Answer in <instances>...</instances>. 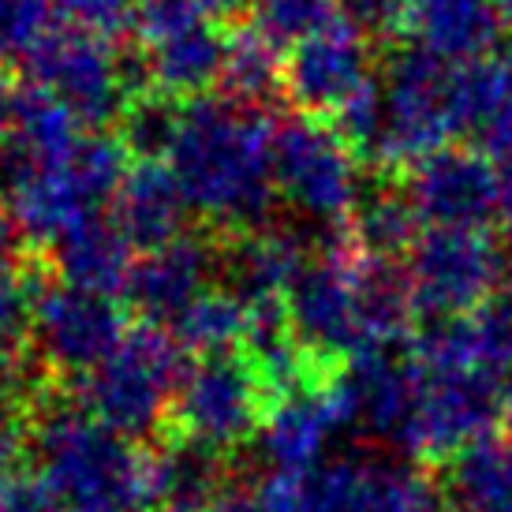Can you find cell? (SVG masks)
<instances>
[{"mask_svg": "<svg viewBox=\"0 0 512 512\" xmlns=\"http://www.w3.org/2000/svg\"><path fill=\"white\" fill-rule=\"evenodd\" d=\"M273 139L277 124L262 109L225 98L187 101L180 139L169 154L187 206L214 221L217 232L270 228L277 199Z\"/></svg>", "mask_w": 512, "mask_h": 512, "instance_id": "1", "label": "cell"}, {"mask_svg": "<svg viewBox=\"0 0 512 512\" xmlns=\"http://www.w3.org/2000/svg\"><path fill=\"white\" fill-rule=\"evenodd\" d=\"M30 456L38 479L75 512H146L150 449L98 423L68 382L38 400Z\"/></svg>", "mask_w": 512, "mask_h": 512, "instance_id": "2", "label": "cell"}, {"mask_svg": "<svg viewBox=\"0 0 512 512\" xmlns=\"http://www.w3.org/2000/svg\"><path fill=\"white\" fill-rule=\"evenodd\" d=\"M184 370V348L172 341V333L135 326L94 374L68 385L98 423L128 441H146L165 434Z\"/></svg>", "mask_w": 512, "mask_h": 512, "instance_id": "3", "label": "cell"}, {"mask_svg": "<svg viewBox=\"0 0 512 512\" xmlns=\"http://www.w3.org/2000/svg\"><path fill=\"white\" fill-rule=\"evenodd\" d=\"M453 64L434 57L427 45H400L389 53L382 72L385 124L382 139L370 154L378 176H397L434 157L456 135L453 105H449Z\"/></svg>", "mask_w": 512, "mask_h": 512, "instance_id": "4", "label": "cell"}, {"mask_svg": "<svg viewBox=\"0 0 512 512\" xmlns=\"http://www.w3.org/2000/svg\"><path fill=\"white\" fill-rule=\"evenodd\" d=\"M270 412V393L243 356L199 359L184 370L161 438H184L228 456L262 434Z\"/></svg>", "mask_w": 512, "mask_h": 512, "instance_id": "5", "label": "cell"}, {"mask_svg": "<svg viewBox=\"0 0 512 512\" xmlns=\"http://www.w3.org/2000/svg\"><path fill=\"white\" fill-rule=\"evenodd\" d=\"M359 157L344 139L314 116H288L273 139V180L277 195L288 199L314 225H344L352 217L359 191Z\"/></svg>", "mask_w": 512, "mask_h": 512, "instance_id": "6", "label": "cell"}, {"mask_svg": "<svg viewBox=\"0 0 512 512\" xmlns=\"http://www.w3.org/2000/svg\"><path fill=\"white\" fill-rule=\"evenodd\" d=\"M509 247L486 228H430L408 255L415 311L434 318L475 314L498 292Z\"/></svg>", "mask_w": 512, "mask_h": 512, "instance_id": "7", "label": "cell"}, {"mask_svg": "<svg viewBox=\"0 0 512 512\" xmlns=\"http://www.w3.org/2000/svg\"><path fill=\"white\" fill-rule=\"evenodd\" d=\"M128 337L124 307L116 299L79 292L60 281H42L34 299L30 348L60 382H79L116 352Z\"/></svg>", "mask_w": 512, "mask_h": 512, "instance_id": "8", "label": "cell"}, {"mask_svg": "<svg viewBox=\"0 0 512 512\" xmlns=\"http://www.w3.org/2000/svg\"><path fill=\"white\" fill-rule=\"evenodd\" d=\"M30 86L68 105L86 131H105L120 120L128 90L120 79V53L57 27L27 60Z\"/></svg>", "mask_w": 512, "mask_h": 512, "instance_id": "9", "label": "cell"}, {"mask_svg": "<svg viewBox=\"0 0 512 512\" xmlns=\"http://www.w3.org/2000/svg\"><path fill=\"white\" fill-rule=\"evenodd\" d=\"M501 419V385L483 374L430 378L400 449L427 464H449L468 445L494 434Z\"/></svg>", "mask_w": 512, "mask_h": 512, "instance_id": "10", "label": "cell"}, {"mask_svg": "<svg viewBox=\"0 0 512 512\" xmlns=\"http://www.w3.org/2000/svg\"><path fill=\"white\" fill-rule=\"evenodd\" d=\"M356 247L311 255L288 288V314L299 341L318 356L352 359L359 348V307H356Z\"/></svg>", "mask_w": 512, "mask_h": 512, "instance_id": "11", "label": "cell"}, {"mask_svg": "<svg viewBox=\"0 0 512 512\" xmlns=\"http://www.w3.org/2000/svg\"><path fill=\"white\" fill-rule=\"evenodd\" d=\"M400 180L419 217L434 228H486L498 217L501 172L479 146H445Z\"/></svg>", "mask_w": 512, "mask_h": 512, "instance_id": "12", "label": "cell"}, {"mask_svg": "<svg viewBox=\"0 0 512 512\" xmlns=\"http://www.w3.org/2000/svg\"><path fill=\"white\" fill-rule=\"evenodd\" d=\"M370 49L341 19L285 57V101L299 116L333 120L344 101L367 83Z\"/></svg>", "mask_w": 512, "mask_h": 512, "instance_id": "13", "label": "cell"}, {"mask_svg": "<svg viewBox=\"0 0 512 512\" xmlns=\"http://www.w3.org/2000/svg\"><path fill=\"white\" fill-rule=\"evenodd\" d=\"M210 277H217V232H184L131 266L124 303L143 326H172L206 292Z\"/></svg>", "mask_w": 512, "mask_h": 512, "instance_id": "14", "label": "cell"}, {"mask_svg": "<svg viewBox=\"0 0 512 512\" xmlns=\"http://www.w3.org/2000/svg\"><path fill=\"white\" fill-rule=\"evenodd\" d=\"M307 262L311 243L292 228L217 232V281L251 307L266 299H285Z\"/></svg>", "mask_w": 512, "mask_h": 512, "instance_id": "15", "label": "cell"}, {"mask_svg": "<svg viewBox=\"0 0 512 512\" xmlns=\"http://www.w3.org/2000/svg\"><path fill=\"white\" fill-rule=\"evenodd\" d=\"M187 199L165 161H135L113 199V221L139 251H157L180 240L187 225Z\"/></svg>", "mask_w": 512, "mask_h": 512, "instance_id": "16", "label": "cell"}, {"mask_svg": "<svg viewBox=\"0 0 512 512\" xmlns=\"http://www.w3.org/2000/svg\"><path fill=\"white\" fill-rule=\"evenodd\" d=\"M258 490L273 512H378V464L333 460L314 471H273Z\"/></svg>", "mask_w": 512, "mask_h": 512, "instance_id": "17", "label": "cell"}, {"mask_svg": "<svg viewBox=\"0 0 512 512\" xmlns=\"http://www.w3.org/2000/svg\"><path fill=\"white\" fill-rule=\"evenodd\" d=\"M228 456L184 438H161L150 449L146 512H214L228 490Z\"/></svg>", "mask_w": 512, "mask_h": 512, "instance_id": "18", "label": "cell"}, {"mask_svg": "<svg viewBox=\"0 0 512 512\" xmlns=\"http://www.w3.org/2000/svg\"><path fill=\"white\" fill-rule=\"evenodd\" d=\"M131 247L124 232L109 217H86L83 225H75L60 243L49 247V270L60 277V285L109 296H124L131 277Z\"/></svg>", "mask_w": 512, "mask_h": 512, "instance_id": "19", "label": "cell"}, {"mask_svg": "<svg viewBox=\"0 0 512 512\" xmlns=\"http://www.w3.org/2000/svg\"><path fill=\"white\" fill-rule=\"evenodd\" d=\"M423 225L427 221L419 217L400 176H374L359 191L352 217H348V232H352V243H356L359 255L389 258V262L412 255L419 240L427 236Z\"/></svg>", "mask_w": 512, "mask_h": 512, "instance_id": "20", "label": "cell"}, {"mask_svg": "<svg viewBox=\"0 0 512 512\" xmlns=\"http://www.w3.org/2000/svg\"><path fill=\"white\" fill-rule=\"evenodd\" d=\"M419 45L449 64L490 57L501 30V0H412Z\"/></svg>", "mask_w": 512, "mask_h": 512, "instance_id": "21", "label": "cell"}, {"mask_svg": "<svg viewBox=\"0 0 512 512\" xmlns=\"http://www.w3.org/2000/svg\"><path fill=\"white\" fill-rule=\"evenodd\" d=\"M445 512H512V438L468 445L445 464L441 475Z\"/></svg>", "mask_w": 512, "mask_h": 512, "instance_id": "22", "label": "cell"}, {"mask_svg": "<svg viewBox=\"0 0 512 512\" xmlns=\"http://www.w3.org/2000/svg\"><path fill=\"white\" fill-rule=\"evenodd\" d=\"M228 34L221 27H202L191 34H180L172 42H161L150 49V79L154 90L172 94L180 101L206 98V90L221 83L225 68Z\"/></svg>", "mask_w": 512, "mask_h": 512, "instance_id": "23", "label": "cell"}, {"mask_svg": "<svg viewBox=\"0 0 512 512\" xmlns=\"http://www.w3.org/2000/svg\"><path fill=\"white\" fill-rule=\"evenodd\" d=\"M217 86H221V98L232 105L270 113L273 105L285 101V57L251 27L232 30Z\"/></svg>", "mask_w": 512, "mask_h": 512, "instance_id": "24", "label": "cell"}, {"mask_svg": "<svg viewBox=\"0 0 512 512\" xmlns=\"http://www.w3.org/2000/svg\"><path fill=\"white\" fill-rule=\"evenodd\" d=\"M251 329V303H243L236 292L228 288H206L191 307H187L176 322H172V341L184 348L187 356L217 359L243 352Z\"/></svg>", "mask_w": 512, "mask_h": 512, "instance_id": "25", "label": "cell"}, {"mask_svg": "<svg viewBox=\"0 0 512 512\" xmlns=\"http://www.w3.org/2000/svg\"><path fill=\"white\" fill-rule=\"evenodd\" d=\"M512 101V68L509 57H483L468 64H453L449 79V105H453L456 135L483 128Z\"/></svg>", "mask_w": 512, "mask_h": 512, "instance_id": "26", "label": "cell"}, {"mask_svg": "<svg viewBox=\"0 0 512 512\" xmlns=\"http://www.w3.org/2000/svg\"><path fill=\"white\" fill-rule=\"evenodd\" d=\"M187 101L161 94V90H146L124 105V113L116 120V139L124 143L135 161H165L172 146L180 139V124H184Z\"/></svg>", "mask_w": 512, "mask_h": 512, "instance_id": "27", "label": "cell"}, {"mask_svg": "<svg viewBox=\"0 0 512 512\" xmlns=\"http://www.w3.org/2000/svg\"><path fill=\"white\" fill-rule=\"evenodd\" d=\"M83 124L72 116L68 105H60L53 94H45L38 86H19V101H15V139L27 143L34 154L57 165L72 154L79 139H83Z\"/></svg>", "mask_w": 512, "mask_h": 512, "instance_id": "28", "label": "cell"}, {"mask_svg": "<svg viewBox=\"0 0 512 512\" xmlns=\"http://www.w3.org/2000/svg\"><path fill=\"white\" fill-rule=\"evenodd\" d=\"M341 19V0H258L247 27L277 49H296Z\"/></svg>", "mask_w": 512, "mask_h": 512, "instance_id": "29", "label": "cell"}, {"mask_svg": "<svg viewBox=\"0 0 512 512\" xmlns=\"http://www.w3.org/2000/svg\"><path fill=\"white\" fill-rule=\"evenodd\" d=\"M131 154L124 143L116 139V131H86L79 146L68 154V172L75 176V184L83 187L86 202L98 210L105 202L116 199V191L124 184V176L131 172Z\"/></svg>", "mask_w": 512, "mask_h": 512, "instance_id": "30", "label": "cell"}, {"mask_svg": "<svg viewBox=\"0 0 512 512\" xmlns=\"http://www.w3.org/2000/svg\"><path fill=\"white\" fill-rule=\"evenodd\" d=\"M42 270L23 266V258H0V356L27 352L34 333V299Z\"/></svg>", "mask_w": 512, "mask_h": 512, "instance_id": "31", "label": "cell"}, {"mask_svg": "<svg viewBox=\"0 0 512 512\" xmlns=\"http://www.w3.org/2000/svg\"><path fill=\"white\" fill-rule=\"evenodd\" d=\"M225 8H232L228 0H135V38L154 49L191 30L217 27Z\"/></svg>", "mask_w": 512, "mask_h": 512, "instance_id": "32", "label": "cell"}, {"mask_svg": "<svg viewBox=\"0 0 512 512\" xmlns=\"http://www.w3.org/2000/svg\"><path fill=\"white\" fill-rule=\"evenodd\" d=\"M57 23L113 49L135 34V0H57Z\"/></svg>", "mask_w": 512, "mask_h": 512, "instance_id": "33", "label": "cell"}, {"mask_svg": "<svg viewBox=\"0 0 512 512\" xmlns=\"http://www.w3.org/2000/svg\"><path fill=\"white\" fill-rule=\"evenodd\" d=\"M341 23L352 27L370 45L393 53L415 30L412 0H341Z\"/></svg>", "mask_w": 512, "mask_h": 512, "instance_id": "34", "label": "cell"}, {"mask_svg": "<svg viewBox=\"0 0 512 512\" xmlns=\"http://www.w3.org/2000/svg\"><path fill=\"white\" fill-rule=\"evenodd\" d=\"M53 27H60L57 0H0V64L30 60Z\"/></svg>", "mask_w": 512, "mask_h": 512, "instance_id": "35", "label": "cell"}, {"mask_svg": "<svg viewBox=\"0 0 512 512\" xmlns=\"http://www.w3.org/2000/svg\"><path fill=\"white\" fill-rule=\"evenodd\" d=\"M382 124H385V90L374 75L329 120V128L341 135L344 146L356 157H367V161L374 154L378 139H382Z\"/></svg>", "mask_w": 512, "mask_h": 512, "instance_id": "36", "label": "cell"}, {"mask_svg": "<svg viewBox=\"0 0 512 512\" xmlns=\"http://www.w3.org/2000/svg\"><path fill=\"white\" fill-rule=\"evenodd\" d=\"M30 430H34V408L12 393H0V468L4 471L30 456Z\"/></svg>", "mask_w": 512, "mask_h": 512, "instance_id": "37", "label": "cell"}, {"mask_svg": "<svg viewBox=\"0 0 512 512\" xmlns=\"http://www.w3.org/2000/svg\"><path fill=\"white\" fill-rule=\"evenodd\" d=\"M4 512H64V501L38 475H30V479H12Z\"/></svg>", "mask_w": 512, "mask_h": 512, "instance_id": "38", "label": "cell"}, {"mask_svg": "<svg viewBox=\"0 0 512 512\" xmlns=\"http://www.w3.org/2000/svg\"><path fill=\"white\" fill-rule=\"evenodd\" d=\"M479 150H483L490 161H505V165H512V101L501 109L490 124L483 128V135H479Z\"/></svg>", "mask_w": 512, "mask_h": 512, "instance_id": "39", "label": "cell"}, {"mask_svg": "<svg viewBox=\"0 0 512 512\" xmlns=\"http://www.w3.org/2000/svg\"><path fill=\"white\" fill-rule=\"evenodd\" d=\"M214 512H273V505L262 498L258 486H228Z\"/></svg>", "mask_w": 512, "mask_h": 512, "instance_id": "40", "label": "cell"}, {"mask_svg": "<svg viewBox=\"0 0 512 512\" xmlns=\"http://www.w3.org/2000/svg\"><path fill=\"white\" fill-rule=\"evenodd\" d=\"M15 101H19V86L8 64H0V146L12 139L15 131Z\"/></svg>", "mask_w": 512, "mask_h": 512, "instance_id": "41", "label": "cell"}, {"mask_svg": "<svg viewBox=\"0 0 512 512\" xmlns=\"http://www.w3.org/2000/svg\"><path fill=\"white\" fill-rule=\"evenodd\" d=\"M498 221L505 228V236L512 243V165H505L501 172V184H498Z\"/></svg>", "mask_w": 512, "mask_h": 512, "instance_id": "42", "label": "cell"}, {"mask_svg": "<svg viewBox=\"0 0 512 512\" xmlns=\"http://www.w3.org/2000/svg\"><path fill=\"white\" fill-rule=\"evenodd\" d=\"M501 415H505V427H509V438H512V374L501 385Z\"/></svg>", "mask_w": 512, "mask_h": 512, "instance_id": "43", "label": "cell"}, {"mask_svg": "<svg viewBox=\"0 0 512 512\" xmlns=\"http://www.w3.org/2000/svg\"><path fill=\"white\" fill-rule=\"evenodd\" d=\"M8 486H12V479H8V471L0 468V512H4V501H8Z\"/></svg>", "mask_w": 512, "mask_h": 512, "instance_id": "44", "label": "cell"}, {"mask_svg": "<svg viewBox=\"0 0 512 512\" xmlns=\"http://www.w3.org/2000/svg\"><path fill=\"white\" fill-rule=\"evenodd\" d=\"M501 23L505 30H512V0H501Z\"/></svg>", "mask_w": 512, "mask_h": 512, "instance_id": "45", "label": "cell"}, {"mask_svg": "<svg viewBox=\"0 0 512 512\" xmlns=\"http://www.w3.org/2000/svg\"><path fill=\"white\" fill-rule=\"evenodd\" d=\"M228 4H258V0H228Z\"/></svg>", "mask_w": 512, "mask_h": 512, "instance_id": "46", "label": "cell"}]
</instances>
